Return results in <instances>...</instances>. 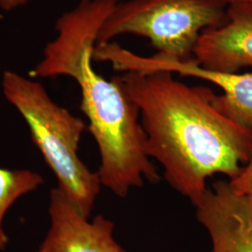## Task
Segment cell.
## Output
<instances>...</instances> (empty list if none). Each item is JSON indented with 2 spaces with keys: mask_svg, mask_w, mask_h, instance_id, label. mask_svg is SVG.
Here are the masks:
<instances>
[{
  "mask_svg": "<svg viewBox=\"0 0 252 252\" xmlns=\"http://www.w3.org/2000/svg\"><path fill=\"white\" fill-rule=\"evenodd\" d=\"M139 108L150 157L160 162L173 189L195 207L215 174L233 180L250 161L252 131L222 115L216 94L189 86L168 71L117 76Z\"/></svg>",
  "mask_w": 252,
  "mask_h": 252,
  "instance_id": "1",
  "label": "cell"
},
{
  "mask_svg": "<svg viewBox=\"0 0 252 252\" xmlns=\"http://www.w3.org/2000/svg\"><path fill=\"white\" fill-rule=\"evenodd\" d=\"M95 44V36L86 32L63 36L50 51L46 71L51 78L67 76L78 82L81 110L99 150L101 185L125 198L145 180L159 182L160 176L148 154L139 108L117 76L108 81L92 64Z\"/></svg>",
  "mask_w": 252,
  "mask_h": 252,
  "instance_id": "2",
  "label": "cell"
},
{
  "mask_svg": "<svg viewBox=\"0 0 252 252\" xmlns=\"http://www.w3.org/2000/svg\"><path fill=\"white\" fill-rule=\"evenodd\" d=\"M1 85L5 98L27 123L57 188L80 213L90 218L102 185L97 172L91 171L78 155L85 123L55 103L38 81L7 70Z\"/></svg>",
  "mask_w": 252,
  "mask_h": 252,
  "instance_id": "3",
  "label": "cell"
},
{
  "mask_svg": "<svg viewBox=\"0 0 252 252\" xmlns=\"http://www.w3.org/2000/svg\"><path fill=\"white\" fill-rule=\"evenodd\" d=\"M226 10L215 0L119 2L100 28L96 44L131 34L149 39L162 58L189 60L201 34L225 23Z\"/></svg>",
  "mask_w": 252,
  "mask_h": 252,
  "instance_id": "4",
  "label": "cell"
},
{
  "mask_svg": "<svg viewBox=\"0 0 252 252\" xmlns=\"http://www.w3.org/2000/svg\"><path fill=\"white\" fill-rule=\"evenodd\" d=\"M195 207L197 220L211 239L210 252H252V195L219 180Z\"/></svg>",
  "mask_w": 252,
  "mask_h": 252,
  "instance_id": "5",
  "label": "cell"
},
{
  "mask_svg": "<svg viewBox=\"0 0 252 252\" xmlns=\"http://www.w3.org/2000/svg\"><path fill=\"white\" fill-rule=\"evenodd\" d=\"M50 226L41 252H127L114 238V223L102 215L83 216L58 188L50 193Z\"/></svg>",
  "mask_w": 252,
  "mask_h": 252,
  "instance_id": "6",
  "label": "cell"
},
{
  "mask_svg": "<svg viewBox=\"0 0 252 252\" xmlns=\"http://www.w3.org/2000/svg\"><path fill=\"white\" fill-rule=\"evenodd\" d=\"M193 60L204 68L219 72L252 68V7L229 5L225 23L201 34Z\"/></svg>",
  "mask_w": 252,
  "mask_h": 252,
  "instance_id": "7",
  "label": "cell"
},
{
  "mask_svg": "<svg viewBox=\"0 0 252 252\" xmlns=\"http://www.w3.org/2000/svg\"><path fill=\"white\" fill-rule=\"evenodd\" d=\"M142 70L168 71L193 77L215 84L223 94L213 100L215 108L225 117L252 131V73H224L202 67L193 58L184 61L168 60L157 55L144 56L140 61Z\"/></svg>",
  "mask_w": 252,
  "mask_h": 252,
  "instance_id": "8",
  "label": "cell"
},
{
  "mask_svg": "<svg viewBox=\"0 0 252 252\" xmlns=\"http://www.w3.org/2000/svg\"><path fill=\"white\" fill-rule=\"evenodd\" d=\"M43 183V178L37 172L0 167V251H5L9 243L4 220L10 207Z\"/></svg>",
  "mask_w": 252,
  "mask_h": 252,
  "instance_id": "9",
  "label": "cell"
},
{
  "mask_svg": "<svg viewBox=\"0 0 252 252\" xmlns=\"http://www.w3.org/2000/svg\"><path fill=\"white\" fill-rule=\"evenodd\" d=\"M229 182L236 191L252 196V154L250 161L244 165L238 176Z\"/></svg>",
  "mask_w": 252,
  "mask_h": 252,
  "instance_id": "10",
  "label": "cell"
},
{
  "mask_svg": "<svg viewBox=\"0 0 252 252\" xmlns=\"http://www.w3.org/2000/svg\"><path fill=\"white\" fill-rule=\"evenodd\" d=\"M34 0H0V9L4 11H12L27 6Z\"/></svg>",
  "mask_w": 252,
  "mask_h": 252,
  "instance_id": "11",
  "label": "cell"
},
{
  "mask_svg": "<svg viewBox=\"0 0 252 252\" xmlns=\"http://www.w3.org/2000/svg\"><path fill=\"white\" fill-rule=\"evenodd\" d=\"M218 2L223 3L225 5H231V4H244L252 7V0H215Z\"/></svg>",
  "mask_w": 252,
  "mask_h": 252,
  "instance_id": "12",
  "label": "cell"
},
{
  "mask_svg": "<svg viewBox=\"0 0 252 252\" xmlns=\"http://www.w3.org/2000/svg\"><path fill=\"white\" fill-rule=\"evenodd\" d=\"M40 252V251H39V250H37V251H36V252Z\"/></svg>",
  "mask_w": 252,
  "mask_h": 252,
  "instance_id": "13",
  "label": "cell"
}]
</instances>
